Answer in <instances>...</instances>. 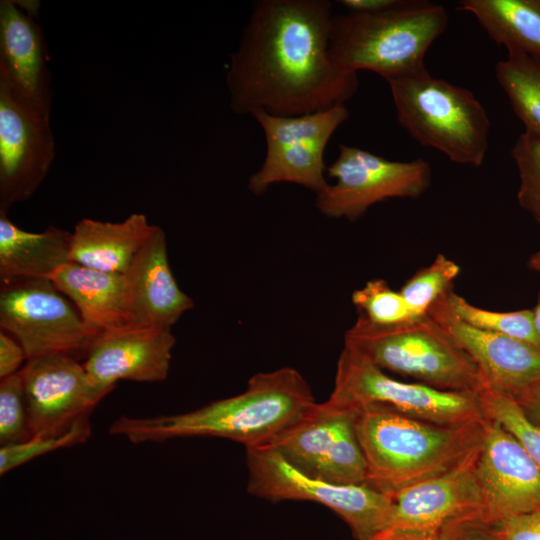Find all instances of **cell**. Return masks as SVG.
<instances>
[{"mask_svg":"<svg viewBox=\"0 0 540 540\" xmlns=\"http://www.w3.org/2000/svg\"><path fill=\"white\" fill-rule=\"evenodd\" d=\"M333 16L327 0L255 1L226 74L231 109L297 116L345 105L359 81L330 56Z\"/></svg>","mask_w":540,"mask_h":540,"instance_id":"1","label":"cell"},{"mask_svg":"<svg viewBox=\"0 0 540 540\" xmlns=\"http://www.w3.org/2000/svg\"><path fill=\"white\" fill-rule=\"evenodd\" d=\"M304 377L292 367L256 373L246 389L190 412L149 418L121 416L112 435L132 443L163 442L185 437H220L246 449L269 446L316 404Z\"/></svg>","mask_w":540,"mask_h":540,"instance_id":"2","label":"cell"},{"mask_svg":"<svg viewBox=\"0 0 540 540\" xmlns=\"http://www.w3.org/2000/svg\"><path fill=\"white\" fill-rule=\"evenodd\" d=\"M356 412L364 485L389 496L458 466L480 445L485 423L440 425L378 406Z\"/></svg>","mask_w":540,"mask_h":540,"instance_id":"3","label":"cell"},{"mask_svg":"<svg viewBox=\"0 0 540 540\" xmlns=\"http://www.w3.org/2000/svg\"><path fill=\"white\" fill-rule=\"evenodd\" d=\"M448 25L445 8L402 0L390 9L334 15L329 53L343 71L376 72L386 81L426 69L424 58Z\"/></svg>","mask_w":540,"mask_h":540,"instance_id":"4","label":"cell"},{"mask_svg":"<svg viewBox=\"0 0 540 540\" xmlns=\"http://www.w3.org/2000/svg\"><path fill=\"white\" fill-rule=\"evenodd\" d=\"M344 346L382 370L440 390L478 394L486 385L475 362L428 314L386 326L358 314Z\"/></svg>","mask_w":540,"mask_h":540,"instance_id":"5","label":"cell"},{"mask_svg":"<svg viewBox=\"0 0 540 540\" xmlns=\"http://www.w3.org/2000/svg\"><path fill=\"white\" fill-rule=\"evenodd\" d=\"M397 120L420 145L452 162L479 167L489 147L490 120L474 94L427 69L387 80Z\"/></svg>","mask_w":540,"mask_h":540,"instance_id":"6","label":"cell"},{"mask_svg":"<svg viewBox=\"0 0 540 540\" xmlns=\"http://www.w3.org/2000/svg\"><path fill=\"white\" fill-rule=\"evenodd\" d=\"M328 400L355 411L378 406L440 425H464L484 418L478 394L396 380L346 346L338 358Z\"/></svg>","mask_w":540,"mask_h":540,"instance_id":"7","label":"cell"},{"mask_svg":"<svg viewBox=\"0 0 540 540\" xmlns=\"http://www.w3.org/2000/svg\"><path fill=\"white\" fill-rule=\"evenodd\" d=\"M247 491L280 502L313 501L337 513L356 540H370L383 526L392 504L389 495L367 485L336 484L313 478L269 447L246 449Z\"/></svg>","mask_w":540,"mask_h":540,"instance_id":"8","label":"cell"},{"mask_svg":"<svg viewBox=\"0 0 540 540\" xmlns=\"http://www.w3.org/2000/svg\"><path fill=\"white\" fill-rule=\"evenodd\" d=\"M263 129L266 154L248 181L249 190L263 194L275 183L304 186L316 194L328 183L324 152L335 131L348 119L345 105L297 116H274L265 111L251 114Z\"/></svg>","mask_w":540,"mask_h":540,"instance_id":"9","label":"cell"},{"mask_svg":"<svg viewBox=\"0 0 540 540\" xmlns=\"http://www.w3.org/2000/svg\"><path fill=\"white\" fill-rule=\"evenodd\" d=\"M334 184L316 194V207L329 218L355 221L369 207L390 198L420 197L430 186V164L417 158L392 161L345 144L327 167Z\"/></svg>","mask_w":540,"mask_h":540,"instance_id":"10","label":"cell"},{"mask_svg":"<svg viewBox=\"0 0 540 540\" xmlns=\"http://www.w3.org/2000/svg\"><path fill=\"white\" fill-rule=\"evenodd\" d=\"M479 446L449 472L390 495L389 514L370 540H442L453 525L482 517L475 475Z\"/></svg>","mask_w":540,"mask_h":540,"instance_id":"11","label":"cell"},{"mask_svg":"<svg viewBox=\"0 0 540 540\" xmlns=\"http://www.w3.org/2000/svg\"><path fill=\"white\" fill-rule=\"evenodd\" d=\"M0 327L20 343L27 360L86 353L93 341L73 303L49 279L1 284Z\"/></svg>","mask_w":540,"mask_h":540,"instance_id":"12","label":"cell"},{"mask_svg":"<svg viewBox=\"0 0 540 540\" xmlns=\"http://www.w3.org/2000/svg\"><path fill=\"white\" fill-rule=\"evenodd\" d=\"M357 412L330 400L316 403L269 446L313 478L364 485L366 462L356 433Z\"/></svg>","mask_w":540,"mask_h":540,"instance_id":"13","label":"cell"},{"mask_svg":"<svg viewBox=\"0 0 540 540\" xmlns=\"http://www.w3.org/2000/svg\"><path fill=\"white\" fill-rule=\"evenodd\" d=\"M54 158L50 118L0 83V212L28 200L46 178Z\"/></svg>","mask_w":540,"mask_h":540,"instance_id":"14","label":"cell"},{"mask_svg":"<svg viewBox=\"0 0 540 540\" xmlns=\"http://www.w3.org/2000/svg\"><path fill=\"white\" fill-rule=\"evenodd\" d=\"M19 372L32 436L65 433L108 394L91 383L83 364L69 354L27 360Z\"/></svg>","mask_w":540,"mask_h":540,"instance_id":"15","label":"cell"},{"mask_svg":"<svg viewBox=\"0 0 540 540\" xmlns=\"http://www.w3.org/2000/svg\"><path fill=\"white\" fill-rule=\"evenodd\" d=\"M475 475L483 520L496 523L540 508V469L508 430L486 417Z\"/></svg>","mask_w":540,"mask_h":540,"instance_id":"16","label":"cell"},{"mask_svg":"<svg viewBox=\"0 0 540 540\" xmlns=\"http://www.w3.org/2000/svg\"><path fill=\"white\" fill-rule=\"evenodd\" d=\"M175 342L171 329L121 327L92 341L83 366L91 383L106 393L120 380L161 382L168 376Z\"/></svg>","mask_w":540,"mask_h":540,"instance_id":"17","label":"cell"},{"mask_svg":"<svg viewBox=\"0 0 540 540\" xmlns=\"http://www.w3.org/2000/svg\"><path fill=\"white\" fill-rule=\"evenodd\" d=\"M447 294L427 314L475 362L486 385L514 396L540 377V346L465 323L452 312Z\"/></svg>","mask_w":540,"mask_h":540,"instance_id":"18","label":"cell"},{"mask_svg":"<svg viewBox=\"0 0 540 540\" xmlns=\"http://www.w3.org/2000/svg\"><path fill=\"white\" fill-rule=\"evenodd\" d=\"M34 12L36 4L0 2V83L50 118L53 97L47 47Z\"/></svg>","mask_w":540,"mask_h":540,"instance_id":"19","label":"cell"},{"mask_svg":"<svg viewBox=\"0 0 540 540\" xmlns=\"http://www.w3.org/2000/svg\"><path fill=\"white\" fill-rule=\"evenodd\" d=\"M123 275L130 325L171 329L194 306L171 272L165 232L159 226Z\"/></svg>","mask_w":540,"mask_h":540,"instance_id":"20","label":"cell"},{"mask_svg":"<svg viewBox=\"0 0 540 540\" xmlns=\"http://www.w3.org/2000/svg\"><path fill=\"white\" fill-rule=\"evenodd\" d=\"M154 226L142 213L120 222L83 218L71 232L69 259L97 271L125 274Z\"/></svg>","mask_w":540,"mask_h":540,"instance_id":"21","label":"cell"},{"mask_svg":"<svg viewBox=\"0 0 540 540\" xmlns=\"http://www.w3.org/2000/svg\"><path fill=\"white\" fill-rule=\"evenodd\" d=\"M50 280L73 303L93 340L130 325L123 274L101 272L69 261Z\"/></svg>","mask_w":540,"mask_h":540,"instance_id":"22","label":"cell"},{"mask_svg":"<svg viewBox=\"0 0 540 540\" xmlns=\"http://www.w3.org/2000/svg\"><path fill=\"white\" fill-rule=\"evenodd\" d=\"M71 232L49 227L32 233L17 227L0 212L1 284L28 279H51L70 261Z\"/></svg>","mask_w":540,"mask_h":540,"instance_id":"23","label":"cell"},{"mask_svg":"<svg viewBox=\"0 0 540 540\" xmlns=\"http://www.w3.org/2000/svg\"><path fill=\"white\" fill-rule=\"evenodd\" d=\"M457 8L472 14L508 53L540 62V6L536 0H462Z\"/></svg>","mask_w":540,"mask_h":540,"instance_id":"24","label":"cell"},{"mask_svg":"<svg viewBox=\"0 0 540 540\" xmlns=\"http://www.w3.org/2000/svg\"><path fill=\"white\" fill-rule=\"evenodd\" d=\"M495 77L525 132L540 138V62L510 52L497 62Z\"/></svg>","mask_w":540,"mask_h":540,"instance_id":"25","label":"cell"},{"mask_svg":"<svg viewBox=\"0 0 540 540\" xmlns=\"http://www.w3.org/2000/svg\"><path fill=\"white\" fill-rule=\"evenodd\" d=\"M447 298L452 312L465 323L481 330L540 346V338L533 323L532 309L490 311L469 303L458 295L454 288L448 291Z\"/></svg>","mask_w":540,"mask_h":540,"instance_id":"26","label":"cell"},{"mask_svg":"<svg viewBox=\"0 0 540 540\" xmlns=\"http://www.w3.org/2000/svg\"><path fill=\"white\" fill-rule=\"evenodd\" d=\"M484 417L499 422L523 446L540 469V426L531 422L516 400L485 385L478 393Z\"/></svg>","mask_w":540,"mask_h":540,"instance_id":"27","label":"cell"},{"mask_svg":"<svg viewBox=\"0 0 540 540\" xmlns=\"http://www.w3.org/2000/svg\"><path fill=\"white\" fill-rule=\"evenodd\" d=\"M459 273L457 263L437 254L434 261L412 275L399 292L416 316H424L435 301L454 288L453 281Z\"/></svg>","mask_w":540,"mask_h":540,"instance_id":"28","label":"cell"},{"mask_svg":"<svg viewBox=\"0 0 540 540\" xmlns=\"http://www.w3.org/2000/svg\"><path fill=\"white\" fill-rule=\"evenodd\" d=\"M352 303L358 314L377 325H394L418 318L401 293L393 290L383 279L370 280L355 290Z\"/></svg>","mask_w":540,"mask_h":540,"instance_id":"29","label":"cell"},{"mask_svg":"<svg viewBox=\"0 0 540 540\" xmlns=\"http://www.w3.org/2000/svg\"><path fill=\"white\" fill-rule=\"evenodd\" d=\"M91 435L89 416H85L74 423L65 433L59 436L35 435L29 439L0 448V474L21 466L36 457L46 453L72 447L84 443Z\"/></svg>","mask_w":540,"mask_h":540,"instance_id":"30","label":"cell"},{"mask_svg":"<svg viewBox=\"0 0 540 540\" xmlns=\"http://www.w3.org/2000/svg\"><path fill=\"white\" fill-rule=\"evenodd\" d=\"M511 156L519 176L518 203L540 225V138L524 131Z\"/></svg>","mask_w":540,"mask_h":540,"instance_id":"31","label":"cell"},{"mask_svg":"<svg viewBox=\"0 0 540 540\" xmlns=\"http://www.w3.org/2000/svg\"><path fill=\"white\" fill-rule=\"evenodd\" d=\"M31 436L23 381L18 372L0 383V443L15 444Z\"/></svg>","mask_w":540,"mask_h":540,"instance_id":"32","label":"cell"},{"mask_svg":"<svg viewBox=\"0 0 540 540\" xmlns=\"http://www.w3.org/2000/svg\"><path fill=\"white\" fill-rule=\"evenodd\" d=\"M491 524L502 540H540V508Z\"/></svg>","mask_w":540,"mask_h":540,"instance_id":"33","label":"cell"},{"mask_svg":"<svg viewBox=\"0 0 540 540\" xmlns=\"http://www.w3.org/2000/svg\"><path fill=\"white\" fill-rule=\"evenodd\" d=\"M442 540H502L494 526L476 517L461 521L449 528Z\"/></svg>","mask_w":540,"mask_h":540,"instance_id":"34","label":"cell"},{"mask_svg":"<svg viewBox=\"0 0 540 540\" xmlns=\"http://www.w3.org/2000/svg\"><path fill=\"white\" fill-rule=\"evenodd\" d=\"M26 353L20 343L8 333H0V378L5 379L21 369Z\"/></svg>","mask_w":540,"mask_h":540,"instance_id":"35","label":"cell"},{"mask_svg":"<svg viewBox=\"0 0 540 540\" xmlns=\"http://www.w3.org/2000/svg\"><path fill=\"white\" fill-rule=\"evenodd\" d=\"M525 416L540 426V377L512 396Z\"/></svg>","mask_w":540,"mask_h":540,"instance_id":"36","label":"cell"},{"mask_svg":"<svg viewBox=\"0 0 540 540\" xmlns=\"http://www.w3.org/2000/svg\"><path fill=\"white\" fill-rule=\"evenodd\" d=\"M402 0H342L339 3L348 12L369 13L378 12L393 8L399 5Z\"/></svg>","mask_w":540,"mask_h":540,"instance_id":"37","label":"cell"},{"mask_svg":"<svg viewBox=\"0 0 540 540\" xmlns=\"http://www.w3.org/2000/svg\"><path fill=\"white\" fill-rule=\"evenodd\" d=\"M533 311V323L535 330L540 338V291L538 293L537 302L535 307L532 309Z\"/></svg>","mask_w":540,"mask_h":540,"instance_id":"38","label":"cell"},{"mask_svg":"<svg viewBox=\"0 0 540 540\" xmlns=\"http://www.w3.org/2000/svg\"><path fill=\"white\" fill-rule=\"evenodd\" d=\"M527 266L531 270L540 272V249L529 257Z\"/></svg>","mask_w":540,"mask_h":540,"instance_id":"39","label":"cell"},{"mask_svg":"<svg viewBox=\"0 0 540 540\" xmlns=\"http://www.w3.org/2000/svg\"><path fill=\"white\" fill-rule=\"evenodd\" d=\"M536 1H537V3H538V4H539V6H540V0H536Z\"/></svg>","mask_w":540,"mask_h":540,"instance_id":"40","label":"cell"}]
</instances>
